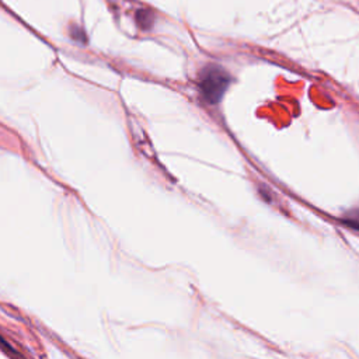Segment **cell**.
<instances>
[{
  "label": "cell",
  "instance_id": "obj_1",
  "mask_svg": "<svg viewBox=\"0 0 359 359\" xmlns=\"http://www.w3.org/2000/svg\"><path fill=\"white\" fill-rule=\"evenodd\" d=\"M231 81L230 74L217 65H208L199 73V90L209 104H217Z\"/></svg>",
  "mask_w": 359,
  "mask_h": 359
},
{
  "label": "cell",
  "instance_id": "obj_2",
  "mask_svg": "<svg viewBox=\"0 0 359 359\" xmlns=\"http://www.w3.org/2000/svg\"><path fill=\"white\" fill-rule=\"evenodd\" d=\"M136 22L142 29H149L153 25V14L146 8H140L136 11Z\"/></svg>",
  "mask_w": 359,
  "mask_h": 359
},
{
  "label": "cell",
  "instance_id": "obj_3",
  "mask_svg": "<svg viewBox=\"0 0 359 359\" xmlns=\"http://www.w3.org/2000/svg\"><path fill=\"white\" fill-rule=\"evenodd\" d=\"M342 222H344L345 226L352 227V229H355V230H359V210L348 212V213L342 217Z\"/></svg>",
  "mask_w": 359,
  "mask_h": 359
},
{
  "label": "cell",
  "instance_id": "obj_4",
  "mask_svg": "<svg viewBox=\"0 0 359 359\" xmlns=\"http://www.w3.org/2000/svg\"><path fill=\"white\" fill-rule=\"evenodd\" d=\"M70 34H72V38L76 39V41H81V42H86V34L81 28L79 27H72L70 28Z\"/></svg>",
  "mask_w": 359,
  "mask_h": 359
},
{
  "label": "cell",
  "instance_id": "obj_5",
  "mask_svg": "<svg viewBox=\"0 0 359 359\" xmlns=\"http://www.w3.org/2000/svg\"><path fill=\"white\" fill-rule=\"evenodd\" d=\"M0 346H1L4 351H10V352H14V351L11 349V346H10V345H8V344H7V342H6V341H4L1 337H0Z\"/></svg>",
  "mask_w": 359,
  "mask_h": 359
}]
</instances>
